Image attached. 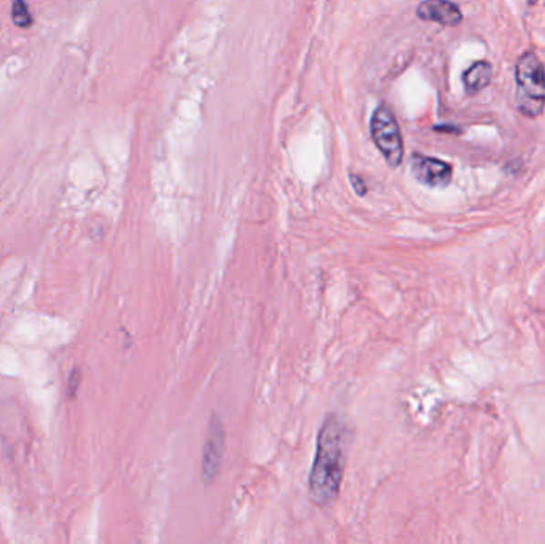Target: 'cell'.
<instances>
[{
  "label": "cell",
  "instance_id": "obj_8",
  "mask_svg": "<svg viewBox=\"0 0 545 544\" xmlns=\"http://www.w3.org/2000/svg\"><path fill=\"white\" fill-rule=\"evenodd\" d=\"M12 19L15 26L27 29L32 25V15L26 0H13Z\"/></svg>",
  "mask_w": 545,
  "mask_h": 544
},
{
  "label": "cell",
  "instance_id": "obj_9",
  "mask_svg": "<svg viewBox=\"0 0 545 544\" xmlns=\"http://www.w3.org/2000/svg\"><path fill=\"white\" fill-rule=\"evenodd\" d=\"M79 383H80V371L76 369V371L72 372V375H70L69 386H68L70 396H74V394H76L77 388H79Z\"/></svg>",
  "mask_w": 545,
  "mask_h": 544
},
{
  "label": "cell",
  "instance_id": "obj_5",
  "mask_svg": "<svg viewBox=\"0 0 545 544\" xmlns=\"http://www.w3.org/2000/svg\"><path fill=\"white\" fill-rule=\"evenodd\" d=\"M416 15L423 21L437 23L446 27L461 25L463 21L461 8L450 0H424L416 8Z\"/></svg>",
  "mask_w": 545,
  "mask_h": 544
},
{
  "label": "cell",
  "instance_id": "obj_4",
  "mask_svg": "<svg viewBox=\"0 0 545 544\" xmlns=\"http://www.w3.org/2000/svg\"><path fill=\"white\" fill-rule=\"evenodd\" d=\"M412 173L418 183L431 189H444L453 179L450 163L421 153H414L412 157Z\"/></svg>",
  "mask_w": 545,
  "mask_h": 544
},
{
  "label": "cell",
  "instance_id": "obj_3",
  "mask_svg": "<svg viewBox=\"0 0 545 544\" xmlns=\"http://www.w3.org/2000/svg\"><path fill=\"white\" fill-rule=\"evenodd\" d=\"M372 138L375 146L383 153L389 166L397 168L404 160V141H402L401 128L397 125L394 114L386 106L376 109L375 114L370 121Z\"/></svg>",
  "mask_w": 545,
  "mask_h": 544
},
{
  "label": "cell",
  "instance_id": "obj_2",
  "mask_svg": "<svg viewBox=\"0 0 545 544\" xmlns=\"http://www.w3.org/2000/svg\"><path fill=\"white\" fill-rule=\"evenodd\" d=\"M517 108L528 119H538L545 110V66L538 53L525 51L515 64Z\"/></svg>",
  "mask_w": 545,
  "mask_h": 544
},
{
  "label": "cell",
  "instance_id": "obj_7",
  "mask_svg": "<svg viewBox=\"0 0 545 544\" xmlns=\"http://www.w3.org/2000/svg\"><path fill=\"white\" fill-rule=\"evenodd\" d=\"M493 78V66L489 61H477L464 70L463 85L466 93L470 96L482 93Z\"/></svg>",
  "mask_w": 545,
  "mask_h": 544
},
{
  "label": "cell",
  "instance_id": "obj_11",
  "mask_svg": "<svg viewBox=\"0 0 545 544\" xmlns=\"http://www.w3.org/2000/svg\"><path fill=\"white\" fill-rule=\"evenodd\" d=\"M536 2H538V0H529V4H536Z\"/></svg>",
  "mask_w": 545,
  "mask_h": 544
},
{
  "label": "cell",
  "instance_id": "obj_10",
  "mask_svg": "<svg viewBox=\"0 0 545 544\" xmlns=\"http://www.w3.org/2000/svg\"><path fill=\"white\" fill-rule=\"evenodd\" d=\"M352 185H354V189L358 192L359 195H365V183H363L362 179L356 178V176H351Z\"/></svg>",
  "mask_w": 545,
  "mask_h": 544
},
{
  "label": "cell",
  "instance_id": "obj_6",
  "mask_svg": "<svg viewBox=\"0 0 545 544\" xmlns=\"http://www.w3.org/2000/svg\"><path fill=\"white\" fill-rule=\"evenodd\" d=\"M224 444H225V431L220 424L217 418H214L207 436L206 447L203 454V477L204 481H213L217 476L222 462V454H224Z\"/></svg>",
  "mask_w": 545,
  "mask_h": 544
},
{
  "label": "cell",
  "instance_id": "obj_1",
  "mask_svg": "<svg viewBox=\"0 0 545 544\" xmlns=\"http://www.w3.org/2000/svg\"><path fill=\"white\" fill-rule=\"evenodd\" d=\"M346 426L337 415H329L318 437V449L309 473V497L326 507L340 494L345 471Z\"/></svg>",
  "mask_w": 545,
  "mask_h": 544
}]
</instances>
